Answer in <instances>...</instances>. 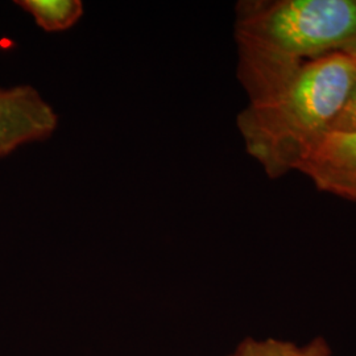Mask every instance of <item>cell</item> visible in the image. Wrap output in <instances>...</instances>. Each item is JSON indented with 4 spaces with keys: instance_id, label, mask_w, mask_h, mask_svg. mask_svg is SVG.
Here are the masks:
<instances>
[{
    "instance_id": "6da1fadb",
    "label": "cell",
    "mask_w": 356,
    "mask_h": 356,
    "mask_svg": "<svg viewBox=\"0 0 356 356\" xmlns=\"http://www.w3.org/2000/svg\"><path fill=\"white\" fill-rule=\"evenodd\" d=\"M356 79L347 53L309 60L248 91L238 115L248 154L270 178L298 170L341 113Z\"/></svg>"
},
{
    "instance_id": "7a4b0ae2",
    "label": "cell",
    "mask_w": 356,
    "mask_h": 356,
    "mask_svg": "<svg viewBox=\"0 0 356 356\" xmlns=\"http://www.w3.org/2000/svg\"><path fill=\"white\" fill-rule=\"evenodd\" d=\"M239 61L289 66L356 49V0H250L236 6Z\"/></svg>"
},
{
    "instance_id": "3957f363",
    "label": "cell",
    "mask_w": 356,
    "mask_h": 356,
    "mask_svg": "<svg viewBox=\"0 0 356 356\" xmlns=\"http://www.w3.org/2000/svg\"><path fill=\"white\" fill-rule=\"evenodd\" d=\"M58 127V115L29 85L0 88V159L16 149L48 140Z\"/></svg>"
},
{
    "instance_id": "277c9868",
    "label": "cell",
    "mask_w": 356,
    "mask_h": 356,
    "mask_svg": "<svg viewBox=\"0 0 356 356\" xmlns=\"http://www.w3.org/2000/svg\"><path fill=\"white\" fill-rule=\"evenodd\" d=\"M298 172L319 191L356 204V131H330L307 154Z\"/></svg>"
},
{
    "instance_id": "5b68a950",
    "label": "cell",
    "mask_w": 356,
    "mask_h": 356,
    "mask_svg": "<svg viewBox=\"0 0 356 356\" xmlns=\"http://www.w3.org/2000/svg\"><path fill=\"white\" fill-rule=\"evenodd\" d=\"M16 6L31 15L36 26L48 33L72 29L85 13L81 0H17Z\"/></svg>"
},
{
    "instance_id": "8992f818",
    "label": "cell",
    "mask_w": 356,
    "mask_h": 356,
    "mask_svg": "<svg viewBox=\"0 0 356 356\" xmlns=\"http://www.w3.org/2000/svg\"><path fill=\"white\" fill-rule=\"evenodd\" d=\"M229 356H331L330 347L323 338L297 344L282 339H247Z\"/></svg>"
},
{
    "instance_id": "52a82bcc",
    "label": "cell",
    "mask_w": 356,
    "mask_h": 356,
    "mask_svg": "<svg viewBox=\"0 0 356 356\" xmlns=\"http://www.w3.org/2000/svg\"><path fill=\"white\" fill-rule=\"evenodd\" d=\"M331 131L338 132H353L356 131V79L353 85V89L350 91L347 101L335 119Z\"/></svg>"
},
{
    "instance_id": "ba28073f",
    "label": "cell",
    "mask_w": 356,
    "mask_h": 356,
    "mask_svg": "<svg viewBox=\"0 0 356 356\" xmlns=\"http://www.w3.org/2000/svg\"><path fill=\"white\" fill-rule=\"evenodd\" d=\"M347 54H348V56H351V57H353V58H354V60H355V61H356V49H355V51H350V53H347Z\"/></svg>"
}]
</instances>
